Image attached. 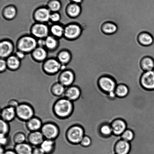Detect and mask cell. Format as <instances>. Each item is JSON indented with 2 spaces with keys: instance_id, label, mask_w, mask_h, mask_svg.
<instances>
[{
  "instance_id": "1",
  "label": "cell",
  "mask_w": 154,
  "mask_h": 154,
  "mask_svg": "<svg viewBox=\"0 0 154 154\" xmlns=\"http://www.w3.org/2000/svg\"><path fill=\"white\" fill-rule=\"evenodd\" d=\"M72 110V105L67 99H62L58 101L55 104V111L60 117H65L70 114Z\"/></svg>"
},
{
  "instance_id": "2",
  "label": "cell",
  "mask_w": 154,
  "mask_h": 154,
  "mask_svg": "<svg viewBox=\"0 0 154 154\" xmlns=\"http://www.w3.org/2000/svg\"><path fill=\"white\" fill-rule=\"evenodd\" d=\"M67 136L70 141L75 144H79L85 136L84 130L81 126L76 125L70 128Z\"/></svg>"
},
{
  "instance_id": "3",
  "label": "cell",
  "mask_w": 154,
  "mask_h": 154,
  "mask_svg": "<svg viewBox=\"0 0 154 154\" xmlns=\"http://www.w3.org/2000/svg\"><path fill=\"white\" fill-rule=\"evenodd\" d=\"M99 85L101 90L107 93L115 91L117 86L115 80L108 76H103L100 78Z\"/></svg>"
},
{
  "instance_id": "4",
  "label": "cell",
  "mask_w": 154,
  "mask_h": 154,
  "mask_svg": "<svg viewBox=\"0 0 154 154\" xmlns=\"http://www.w3.org/2000/svg\"><path fill=\"white\" fill-rule=\"evenodd\" d=\"M141 83L146 90H154V70L145 72L141 77Z\"/></svg>"
},
{
  "instance_id": "5",
  "label": "cell",
  "mask_w": 154,
  "mask_h": 154,
  "mask_svg": "<svg viewBox=\"0 0 154 154\" xmlns=\"http://www.w3.org/2000/svg\"><path fill=\"white\" fill-rule=\"evenodd\" d=\"M37 45L35 39L30 37H25L21 39L19 47L21 51L25 52H30L34 49Z\"/></svg>"
},
{
  "instance_id": "6",
  "label": "cell",
  "mask_w": 154,
  "mask_h": 154,
  "mask_svg": "<svg viewBox=\"0 0 154 154\" xmlns=\"http://www.w3.org/2000/svg\"><path fill=\"white\" fill-rule=\"evenodd\" d=\"M82 30L79 25L73 24L68 26L64 30V34L68 38L74 39L79 37Z\"/></svg>"
},
{
  "instance_id": "7",
  "label": "cell",
  "mask_w": 154,
  "mask_h": 154,
  "mask_svg": "<svg viewBox=\"0 0 154 154\" xmlns=\"http://www.w3.org/2000/svg\"><path fill=\"white\" fill-rule=\"evenodd\" d=\"M16 113L19 118L24 120L30 119L34 114L31 107L25 105H19L16 108Z\"/></svg>"
},
{
  "instance_id": "8",
  "label": "cell",
  "mask_w": 154,
  "mask_h": 154,
  "mask_svg": "<svg viewBox=\"0 0 154 154\" xmlns=\"http://www.w3.org/2000/svg\"><path fill=\"white\" fill-rule=\"evenodd\" d=\"M113 134L117 136H121L127 129V126L125 121L122 119L114 120L111 124Z\"/></svg>"
},
{
  "instance_id": "9",
  "label": "cell",
  "mask_w": 154,
  "mask_h": 154,
  "mask_svg": "<svg viewBox=\"0 0 154 154\" xmlns=\"http://www.w3.org/2000/svg\"><path fill=\"white\" fill-rule=\"evenodd\" d=\"M42 132L43 135L49 139L55 138L58 132L57 127L51 124L45 125L42 128Z\"/></svg>"
},
{
  "instance_id": "10",
  "label": "cell",
  "mask_w": 154,
  "mask_h": 154,
  "mask_svg": "<svg viewBox=\"0 0 154 154\" xmlns=\"http://www.w3.org/2000/svg\"><path fill=\"white\" fill-rule=\"evenodd\" d=\"M130 143L121 140L118 142L115 148L116 154H128L130 151Z\"/></svg>"
},
{
  "instance_id": "11",
  "label": "cell",
  "mask_w": 154,
  "mask_h": 154,
  "mask_svg": "<svg viewBox=\"0 0 154 154\" xmlns=\"http://www.w3.org/2000/svg\"><path fill=\"white\" fill-rule=\"evenodd\" d=\"M33 34L37 37L43 38L48 35V29L46 25L42 24H36L33 27Z\"/></svg>"
},
{
  "instance_id": "12",
  "label": "cell",
  "mask_w": 154,
  "mask_h": 154,
  "mask_svg": "<svg viewBox=\"0 0 154 154\" xmlns=\"http://www.w3.org/2000/svg\"><path fill=\"white\" fill-rule=\"evenodd\" d=\"M50 12L47 9L43 8L39 9L36 12L35 17L37 20L40 22H46L50 19Z\"/></svg>"
},
{
  "instance_id": "13",
  "label": "cell",
  "mask_w": 154,
  "mask_h": 154,
  "mask_svg": "<svg viewBox=\"0 0 154 154\" xmlns=\"http://www.w3.org/2000/svg\"><path fill=\"white\" fill-rule=\"evenodd\" d=\"M81 90L78 87L73 86L69 88L66 93V96L69 99L77 100L81 96Z\"/></svg>"
},
{
  "instance_id": "14",
  "label": "cell",
  "mask_w": 154,
  "mask_h": 154,
  "mask_svg": "<svg viewBox=\"0 0 154 154\" xmlns=\"http://www.w3.org/2000/svg\"><path fill=\"white\" fill-rule=\"evenodd\" d=\"M61 65L57 60H50L45 64V68L47 72L54 73L58 71L60 69Z\"/></svg>"
},
{
  "instance_id": "15",
  "label": "cell",
  "mask_w": 154,
  "mask_h": 154,
  "mask_svg": "<svg viewBox=\"0 0 154 154\" xmlns=\"http://www.w3.org/2000/svg\"><path fill=\"white\" fill-rule=\"evenodd\" d=\"M13 47L11 43L8 42L4 41L1 43V56L5 57L8 56L13 51Z\"/></svg>"
},
{
  "instance_id": "16",
  "label": "cell",
  "mask_w": 154,
  "mask_h": 154,
  "mask_svg": "<svg viewBox=\"0 0 154 154\" xmlns=\"http://www.w3.org/2000/svg\"><path fill=\"white\" fill-rule=\"evenodd\" d=\"M138 40L141 45L144 46H150L153 44L154 42L153 37L151 35L147 33H143L140 34Z\"/></svg>"
},
{
  "instance_id": "17",
  "label": "cell",
  "mask_w": 154,
  "mask_h": 154,
  "mask_svg": "<svg viewBox=\"0 0 154 154\" xmlns=\"http://www.w3.org/2000/svg\"><path fill=\"white\" fill-rule=\"evenodd\" d=\"M74 80V75L71 72L67 71L61 75L60 80L63 85L69 86L73 83Z\"/></svg>"
},
{
  "instance_id": "18",
  "label": "cell",
  "mask_w": 154,
  "mask_h": 154,
  "mask_svg": "<svg viewBox=\"0 0 154 154\" xmlns=\"http://www.w3.org/2000/svg\"><path fill=\"white\" fill-rule=\"evenodd\" d=\"M141 67L145 71L154 70V61L150 57H146L143 59L141 62Z\"/></svg>"
},
{
  "instance_id": "19",
  "label": "cell",
  "mask_w": 154,
  "mask_h": 154,
  "mask_svg": "<svg viewBox=\"0 0 154 154\" xmlns=\"http://www.w3.org/2000/svg\"><path fill=\"white\" fill-rule=\"evenodd\" d=\"M129 91V89L127 86L124 84H118L115 90L116 96L120 98L126 97L128 96Z\"/></svg>"
},
{
  "instance_id": "20",
  "label": "cell",
  "mask_w": 154,
  "mask_h": 154,
  "mask_svg": "<svg viewBox=\"0 0 154 154\" xmlns=\"http://www.w3.org/2000/svg\"><path fill=\"white\" fill-rule=\"evenodd\" d=\"M15 111L13 107L4 108L2 113V117L4 120L10 121L14 118Z\"/></svg>"
},
{
  "instance_id": "21",
  "label": "cell",
  "mask_w": 154,
  "mask_h": 154,
  "mask_svg": "<svg viewBox=\"0 0 154 154\" xmlns=\"http://www.w3.org/2000/svg\"><path fill=\"white\" fill-rule=\"evenodd\" d=\"M30 142L37 145L42 144L43 141V135L39 132H35L31 134L29 137Z\"/></svg>"
},
{
  "instance_id": "22",
  "label": "cell",
  "mask_w": 154,
  "mask_h": 154,
  "mask_svg": "<svg viewBox=\"0 0 154 154\" xmlns=\"http://www.w3.org/2000/svg\"><path fill=\"white\" fill-rule=\"evenodd\" d=\"M16 150L18 154H32V153L30 146L24 143L18 144L16 146Z\"/></svg>"
},
{
  "instance_id": "23",
  "label": "cell",
  "mask_w": 154,
  "mask_h": 154,
  "mask_svg": "<svg viewBox=\"0 0 154 154\" xmlns=\"http://www.w3.org/2000/svg\"><path fill=\"white\" fill-rule=\"evenodd\" d=\"M102 31L106 34H113L117 30V27L115 24L112 22H106L102 27Z\"/></svg>"
},
{
  "instance_id": "24",
  "label": "cell",
  "mask_w": 154,
  "mask_h": 154,
  "mask_svg": "<svg viewBox=\"0 0 154 154\" xmlns=\"http://www.w3.org/2000/svg\"><path fill=\"white\" fill-rule=\"evenodd\" d=\"M82 8L81 7L77 4H73L69 6L68 12L70 16L76 17L81 14Z\"/></svg>"
},
{
  "instance_id": "25",
  "label": "cell",
  "mask_w": 154,
  "mask_h": 154,
  "mask_svg": "<svg viewBox=\"0 0 154 154\" xmlns=\"http://www.w3.org/2000/svg\"><path fill=\"white\" fill-rule=\"evenodd\" d=\"M100 132L104 137H109L113 134L111 125L108 124H105L102 125L100 129Z\"/></svg>"
},
{
  "instance_id": "26",
  "label": "cell",
  "mask_w": 154,
  "mask_h": 154,
  "mask_svg": "<svg viewBox=\"0 0 154 154\" xmlns=\"http://www.w3.org/2000/svg\"><path fill=\"white\" fill-rule=\"evenodd\" d=\"M33 55L36 59L41 61L46 58L47 54L46 51L44 49L40 47L35 50Z\"/></svg>"
},
{
  "instance_id": "27",
  "label": "cell",
  "mask_w": 154,
  "mask_h": 154,
  "mask_svg": "<svg viewBox=\"0 0 154 154\" xmlns=\"http://www.w3.org/2000/svg\"><path fill=\"white\" fill-rule=\"evenodd\" d=\"M41 122L37 118L31 119L28 123L29 128L32 130H37L40 129L41 126Z\"/></svg>"
},
{
  "instance_id": "28",
  "label": "cell",
  "mask_w": 154,
  "mask_h": 154,
  "mask_svg": "<svg viewBox=\"0 0 154 154\" xmlns=\"http://www.w3.org/2000/svg\"><path fill=\"white\" fill-rule=\"evenodd\" d=\"M20 61L17 57L11 56L8 58L7 60V64L11 69H16L19 68Z\"/></svg>"
},
{
  "instance_id": "29",
  "label": "cell",
  "mask_w": 154,
  "mask_h": 154,
  "mask_svg": "<svg viewBox=\"0 0 154 154\" xmlns=\"http://www.w3.org/2000/svg\"><path fill=\"white\" fill-rule=\"evenodd\" d=\"M122 139L130 143L134 140L135 135L132 130L131 129H127L121 135Z\"/></svg>"
},
{
  "instance_id": "30",
  "label": "cell",
  "mask_w": 154,
  "mask_h": 154,
  "mask_svg": "<svg viewBox=\"0 0 154 154\" xmlns=\"http://www.w3.org/2000/svg\"><path fill=\"white\" fill-rule=\"evenodd\" d=\"M54 143L50 140H46L42 143L41 148L45 153H49L53 148Z\"/></svg>"
},
{
  "instance_id": "31",
  "label": "cell",
  "mask_w": 154,
  "mask_h": 154,
  "mask_svg": "<svg viewBox=\"0 0 154 154\" xmlns=\"http://www.w3.org/2000/svg\"><path fill=\"white\" fill-rule=\"evenodd\" d=\"M51 31L54 35L60 37L62 36L63 33H64V30L60 26L56 25L52 27Z\"/></svg>"
},
{
  "instance_id": "32",
  "label": "cell",
  "mask_w": 154,
  "mask_h": 154,
  "mask_svg": "<svg viewBox=\"0 0 154 154\" xmlns=\"http://www.w3.org/2000/svg\"><path fill=\"white\" fill-rule=\"evenodd\" d=\"M46 42V45L48 48L49 49H54L56 46L57 45V42L54 38L51 37H48L47 38L46 40H45Z\"/></svg>"
},
{
  "instance_id": "33",
  "label": "cell",
  "mask_w": 154,
  "mask_h": 154,
  "mask_svg": "<svg viewBox=\"0 0 154 154\" xmlns=\"http://www.w3.org/2000/svg\"><path fill=\"white\" fill-rule=\"evenodd\" d=\"M16 14V10L13 7H9L6 9L5 15L7 18L12 19L14 17Z\"/></svg>"
},
{
  "instance_id": "34",
  "label": "cell",
  "mask_w": 154,
  "mask_h": 154,
  "mask_svg": "<svg viewBox=\"0 0 154 154\" xmlns=\"http://www.w3.org/2000/svg\"><path fill=\"white\" fill-rule=\"evenodd\" d=\"M58 58L61 62L67 63L70 60V56L68 52L66 51H63L59 54Z\"/></svg>"
},
{
  "instance_id": "35",
  "label": "cell",
  "mask_w": 154,
  "mask_h": 154,
  "mask_svg": "<svg viewBox=\"0 0 154 154\" xmlns=\"http://www.w3.org/2000/svg\"><path fill=\"white\" fill-rule=\"evenodd\" d=\"M52 90L54 94L57 96H60L64 93V88L62 84H57L54 86Z\"/></svg>"
},
{
  "instance_id": "36",
  "label": "cell",
  "mask_w": 154,
  "mask_h": 154,
  "mask_svg": "<svg viewBox=\"0 0 154 154\" xmlns=\"http://www.w3.org/2000/svg\"><path fill=\"white\" fill-rule=\"evenodd\" d=\"M61 7L60 2L57 1H53L49 5L50 9L53 11H58L61 8Z\"/></svg>"
},
{
  "instance_id": "37",
  "label": "cell",
  "mask_w": 154,
  "mask_h": 154,
  "mask_svg": "<svg viewBox=\"0 0 154 154\" xmlns=\"http://www.w3.org/2000/svg\"><path fill=\"white\" fill-rule=\"evenodd\" d=\"M91 143V140L90 137L88 136L85 135L80 144L83 147H87L90 146Z\"/></svg>"
},
{
  "instance_id": "38",
  "label": "cell",
  "mask_w": 154,
  "mask_h": 154,
  "mask_svg": "<svg viewBox=\"0 0 154 154\" xmlns=\"http://www.w3.org/2000/svg\"><path fill=\"white\" fill-rule=\"evenodd\" d=\"M1 134L5 135L8 131V126L4 120H1Z\"/></svg>"
},
{
  "instance_id": "39",
  "label": "cell",
  "mask_w": 154,
  "mask_h": 154,
  "mask_svg": "<svg viewBox=\"0 0 154 154\" xmlns=\"http://www.w3.org/2000/svg\"><path fill=\"white\" fill-rule=\"evenodd\" d=\"M15 141L16 143L18 144H22L23 143L25 140V135L22 134H17L15 137Z\"/></svg>"
},
{
  "instance_id": "40",
  "label": "cell",
  "mask_w": 154,
  "mask_h": 154,
  "mask_svg": "<svg viewBox=\"0 0 154 154\" xmlns=\"http://www.w3.org/2000/svg\"><path fill=\"white\" fill-rule=\"evenodd\" d=\"M60 15L58 13H54L51 15L50 19L53 22H57L60 19Z\"/></svg>"
},
{
  "instance_id": "41",
  "label": "cell",
  "mask_w": 154,
  "mask_h": 154,
  "mask_svg": "<svg viewBox=\"0 0 154 154\" xmlns=\"http://www.w3.org/2000/svg\"><path fill=\"white\" fill-rule=\"evenodd\" d=\"M6 63L4 60H1L0 62V69L1 71H4L6 69Z\"/></svg>"
},
{
  "instance_id": "42",
  "label": "cell",
  "mask_w": 154,
  "mask_h": 154,
  "mask_svg": "<svg viewBox=\"0 0 154 154\" xmlns=\"http://www.w3.org/2000/svg\"><path fill=\"white\" fill-rule=\"evenodd\" d=\"M45 152L42 150L41 148H36L34 149L32 152V154H45Z\"/></svg>"
},
{
  "instance_id": "43",
  "label": "cell",
  "mask_w": 154,
  "mask_h": 154,
  "mask_svg": "<svg viewBox=\"0 0 154 154\" xmlns=\"http://www.w3.org/2000/svg\"><path fill=\"white\" fill-rule=\"evenodd\" d=\"M5 135L1 134V136H0V138H1L0 142H1V144L3 145H5L7 142V138H5Z\"/></svg>"
},
{
  "instance_id": "44",
  "label": "cell",
  "mask_w": 154,
  "mask_h": 154,
  "mask_svg": "<svg viewBox=\"0 0 154 154\" xmlns=\"http://www.w3.org/2000/svg\"><path fill=\"white\" fill-rule=\"evenodd\" d=\"M16 55L17 56V58L20 59L24 58V56H25L23 53L22 52H20V51L17 53Z\"/></svg>"
},
{
  "instance_id": "45",
  "label": "cell",
  "mask_w": 154,
  "mask_h": 154,
  "mask_svg": "<svg viewBox=\"0 0 154 154\" xmlns=\"http://www.w3.org/2000/svg\"><path fill=\"white\" fill-rule=\"evenodd\" d=\"M38 44L40 46H43L46 45V42L45 41L40 40L38 41Z\"/></svg>"
},
{
  "instance_id": "46",
  "label": "cell",
  "mask_w": 154,
  "mask_h": 154,
  "mask_svg": "<svg viewBox=\"0 0 154 154\" xmlns=\"http://www.w3.org/2000/svg\"><path fill=\"white\" fill-rule=\"evenodd\" d=\"M4 154H16L14 153V152L11 151H7Z\"/></svg>"
},
{
  "instance_id": "47",
  "label": "cell",
  "mask_w": 154,
  "mask_h": 154,
  "mask_svg": "<svg viewBox=\"0 0 154 154\" xmlns=\"http://www.w3.org/2000/svg\"><path fill=\"white\" fill-rule=\"evenodd\" d=\"M72 1L76 3H80L82 2L83 0H72Z\"/></svg>"
},
{
  "instance_id": "48",
  "label": "cell",
  "mask_w": 154,
  "mask_h": 154,
  "mask_svg": "<svg viewBox=\"0 0 154 154\" xmlns=\"http://www.w3.org/2000/svg\"></svg>"
}]
</instances>
